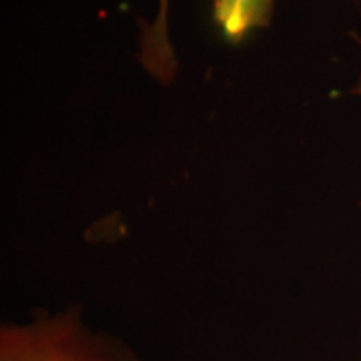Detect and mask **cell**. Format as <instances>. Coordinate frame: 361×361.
<instances>
[{"instance_id": "4", "label": "cell", "mask_w": 361, "mask_h": 361, "mask_svg": "<svg viewBox=\"0 0 361 361\" xmlns=\"http://www.w3.org/2000/svg\"><path fill=\"white\" fill-rule=\"evenodd\" d=\"M355 92H358V94H361V82L358 84V87H356V89H355Z\"/></svg>"}, {"instance_id": "3", "label": "cell", "mask_w": 361, "mask_h": 361, "mask_svg": "<svg viewBox=\"0 0 361 361\" xmlns=\"http://www.w3.org/2000/svg\"><path fill=\"white\" fill-rule=\"evenodd\" d=\"M168 8L169 0H159V13L154 24L141 22V64L159 79L169 84L174 79L178 64L168 37Z\"/></svg>"}, {"instance_id": "2", "label": "cell", "mask_w": 361, "mask_h": 361, "mask_svg": "<svg viewBox=\"0 0 361 361\" xmlns=\"http://www.w3.org/2000/svg\"><path fill=\"white\" fill-rule=\"evenodd\" d=\"M214 20L229 42L238 44L252 29L266 27L273 17L274 0H213Z\"/></svg>"}, {"instance_id": "1", "label": "cell", "mask_w": 361, "mask_h": 361, "mask_svg": "<svg viewBox=\"0 0 361 361\" xmlns=\"http://www.w3.org/2000/svg\"><path fill=\"white\" fill-rule=\"evenodd\" d=\"M0 361H144L111 333L92 328L79 308L40 314L0 329Z\"/></svg>"}]
</instances>
